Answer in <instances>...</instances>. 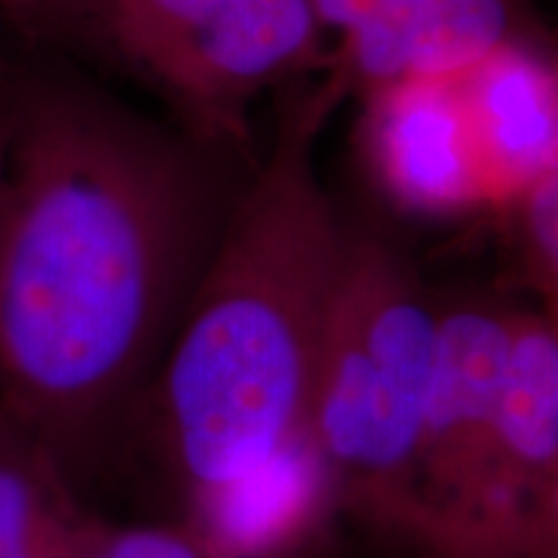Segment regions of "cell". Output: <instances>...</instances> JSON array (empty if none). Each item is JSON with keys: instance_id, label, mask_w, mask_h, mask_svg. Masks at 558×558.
<instances>
[{"instance_id": "obj_12", "label": "cell", "mask_w": 558, "mask_h": 558, "mask_svg": "<svg viewBox=\"0 0 558 558\" xmlns=\"http://www.w3.org/2000/svg\"><path fill=\"white\" fill-rule=\"evenodd\" d=\"M78 558H228L192 522H109L90 514Z\"/></svg>"}, {"instance_id": "obj_1", "label": "cell", "mask_w": 558, "mask_h": 558, "mask_svg": "<svg viewBox=\"0 0 558 558\" xmlns=\"http://www.w3.org/2000/svg\"><path fill=\"white\" fill-rule=\"evenodd\" d=\"M0 409L78 488L124 435L259 158L68 62H0Z\"/></svg>"}, {"instance_id": "obj_14", "label": "cell", "mask_w": 558, "mask_h": 558, "mask_svg": "<svg viewBox=\"0 0 558 558\" xmlns=\"http://www.w3.org/2000/svg\"><path fill=\"white\" fill-rule=\"evenodd\" d=\"M298 558H320L316 550H311V554H303V556H298Z\"/></svg>"}, {"instance_id": "obj_3", "label": "cell", "mask_w": 558, "mask_h": 558, "mask_svg": "<svg viewBox=\"0 0 558 558\" xmlns=\"http://www.w3.org/2000/svg\"><path fill=\"white\" fill-rule=\"evenodd\" d=\"M0 32L132 83L177 128L248 158L256 101L331 62L311 0H0Z\"/></svg>"}, {"instance_id": "obj_6", "label": "cell", "mask_w": 558, "mask_h": 558, "mask_svg": "<svg viewBox=\"0 0 558 558\" xmlns=\"http://www.w3.org/2000/svg\"><path fill=\"white\" fill-rule=\"evenodd\" d=\"M354 148L375 192L403 215H494L458 73L411 75L360 94Z\"/></svg>"}, {"instance_id": "obj_4", "label": "cell", "mask_w": 558, "mask_h": 558, "mask_svg": "<svg viewBox=\"0 0 558 558\" xmlns=\"http://www.w3.org/2000/svg\"><path fill=\"white\" fill-rule=\"evenodd\" d=\"M435 362L437 290L378 228L347 218L308 437L337 512L403 550Z\"/></svg>"}, {"instance_id": "obj_5", "label": "cell", "mask_w": 558, "mask_h": 558, "mask_svg": "<svg viewBox=\"0 0 558 558\" xmlns=\"http://www.w3.org/2000/svg\"><path fill=\"white\" fill-rule=\"evenodd\" d=\"M518 300L437 290V362L416 456L407 554L520 558L499 460V407Z\"/></svg>"}, {"instance_id": "obj_2", "label": "cell", "mask_w": 558, "mask_h": 558, "mask_svg": "<svg viewBox=\"0 0 558 558\" xmlns=\"http://www.w3.org/2000/svg\"><path fill=\"white\" fill-rule=\"evenodd\" d=\"M271 101L269 145L130 418L184 494V520L313 450V378L347 233L316 150L349 94L324 70Z\"/></svg>"}, {"instance_id": "obj_13", "label": "cell", "mask_w": 558, "mask_h": 558, "mask_svg": "<svg viewBox=\"0 0 558 558\" xmlns=\"http://www.w3.org/2000/svg\"><path fill=\"white\" fill-rule=\"evenodd\" d=\"M3 143H5V122H3V111H0V169H3Z\"/></svg>"}, {"instance_id": "obj_8", "label": "cell", "mask_w": 558, "mask_h": 558, "mask_svg": "<svg viewBox=\"0 0 558 558\" xmlns=\"http://www.w3.org/2000/svg\"><path fill=\"white\" fill-rule=\"evenodd\" d=\"M501 486L520 558H558V316L518 305L499 407Z\"/></svg>"}, {"instance_id": "obj_10", "label": "cell", "mask_w": 558, "mask_h": 558, "mask_svg": "<svg viewBox=\"0 0 558 558\" xmlns=\"http://www.w3.org/2000/svg\"><path fill=\"white\" fill-rule=\"evenodd\" d=\"M88 520L73 481L0 409V558H78Z\"/></svg>"}, {"instance_id": "obj_11", "label": "cell", "mask_w": 558, "mask_h": 558, "mask_svg": "<svg viewBox=\"0 0 558 558\" xmlns=\"http://www.w3.org/2000/svg\"><path fill=\"white\" fill-rule=\"evenodd\" d=\"M507 222L518 275L535 305L558 316V171L541 177L497 213Z\"/></svg>"}, {"instance_id": "obj_7", "label": "cell", "mask_w": 558, "mask_h": 558, "mask_svg": "<svg viewBox=\"0 0 558 558\" xmlns=\"http://www.w3.org/2000/svg\"><path fill=\"white\" fill-rule=\"evenodd\" d=\"M349 101L383 83L452 73L501 45L546 41L535 0H311Z\"/></svg>"}, {"instance_id": "obj_9", "label": "cell", "mask_w": 558, "mask_h": 558, "mask_svg": "<svg viewBox=\"0 0 558 558\" xmlns=\"http://www.w3.org/2000/svg\"><path fill=\"white\" fill-rule=\"evenodd\" d=\"M494 199V215L558 171L554 39L501 45L456 70Z\"/></svg>"}]
</instances>
